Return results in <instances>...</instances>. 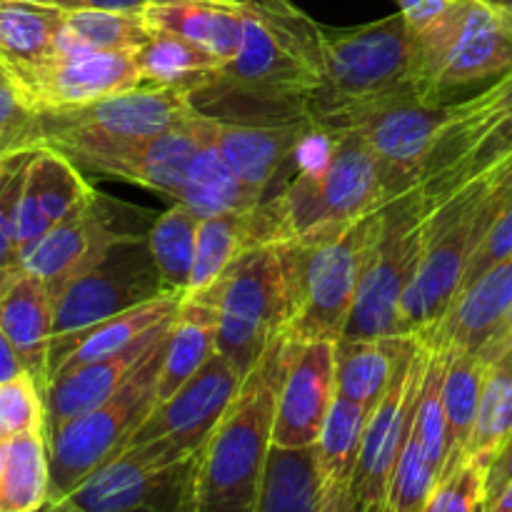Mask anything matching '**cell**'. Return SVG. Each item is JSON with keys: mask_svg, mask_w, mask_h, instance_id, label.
<instances>
[{"mask_svg": "<svg viewBox=\"0 0 512 512\" xmlns=\"http://www.w3.org/2000/svg\"><path fill=\"white\" fill-rule=\"evenodd\" d=\"M323 80L325 30L290 0H243L238 53L190 98L200 113L250 100L278 123L310 118L308 100Z\"/></svg>", "mask_w": 512, "mask_h": 512, "instance_id": "1", "label": "cell"}, {"mask_svg": "<svg viewBox=\"0 0 512 512\" xmlns=\"http://www.w3.org/2000/svg\"><path fill=\"white\" fill-rule=\"evenodd\" d=\"M285 350L288 335L280 333L200 445L195 512H255L260 475L273 445Z\"/></svg>", "mask_w": 512, "mask_h": 512, "instance_id": "2", "label": "cell"}, {"mask_svg": "<svg viewBox=\"0 0 512 512\" xmlns=\"http://www.w3.org/2000/svg\"><path fill=\"white\" fill-rule=\"evenodd\" d=\"M378 213L323 225L278 243L288 298L283 333L288 338H343Z\"/></svg>", "mask_w": 512, "mask_h": 512, "instance_id": "3", "label": "cell"}, {"mask_svg": "<svg viewBox=\"0 0 512 512\" xmlns=\"http://www.w3.org/2000/svg\"><path fill=\"white\" fill-rule=\"evenodd\" d=\"M405 95L425 98L413 70V35L400 10L378 23L325 33V80L308 100L318 128H353L370 110Z\"/></svg>", "mask_w": 512, "mask_h": 512, "instance_id": "4", "label": "cell"}, {"mask_svg": "<svg viewBox=\"0 0 512 512\" xmlns=\"http://www.w3.org/2000/svg\"><path fill=\"white\" fill-rule=\"evenodd\" d=\"M512 198L480 178L433 208L430 233L400 303V335H425L448 315L463 288L470 258Z\"/></svg>", "mask_w": 512, "mask_h": 512, "instance_id": "5", "label": "cell"}, {"mask_svg": "<svg viewBox=\"0 0 512 512\" xmlns=\"http://www.w3.org/2000/svg\"><path fill=\"white\" fill-rule=\"evenodd\" d=\"M325 133L323 160L303 165L283 193L268 198L278 215L280 243L323 225L363 218L393 200L383 168L358 130Z\"/></svg>", "mask_w": 512, "mask_h": 512, "instance_id": "6", "label": "cell"}, {"mask_svg": "<svg viewBox=\"0 0 512 512\" xmlns=\"http://www.w3.org/2000/svg\"><path fill=\"white\" fill-rule=\"evenodd\" d=\"M165 335L148 353V358L130 373V378L98 408L80 413L60 425L48 440L50 493L45 508L53 510L63 498H68L83 480L108 460H113L125 448L130 435L153 413L158 403V373L163 363Z\"/></svg>", "mask_w": 512, "mask_h": 512, "instance_id": "7", "label": "cell"}, {"mask_svg": "<svg viewBox=\"0 0 512 512\" xmlns=\"http://www.w3.org/2000/svg\"><path fill=\"white\" fill-rule=\"evenodd\" d=\"M430 218L433 208L415 185L380 208L343 338L400 335V303L423 255Z\"/></svg>", "mask_w": 512, "mask_h": 512, "instance_id": "8", "label": "cell"}, {"mask_svg": "<svg viewBox=\"0 0 512 512\" xmlns=\"http://www.w3.org/2000/svg\"><path fill=\"white\" fill-rule=\"evenodd\" d=\"M413 70L430 103H445L450 90L510 73L512 20L483 0H458L433 28L413 35Z\"/></svg>", "mask_w": 512, "mask_h": 512, "instance_id": "9", "label": "cell"}, {"mask_svg": "<svg viewBox=\"0 0 512 512\" xmlns=\"http://www.w3.org/2000/svg\"><path fill=\"white\" fill-rule=\"evenodd\" d=\"M198 453L155 438L123 448L53 510L65 512H195Z\"/></svg>", "mask_w": 512, "mask_h": 512, "instance_id": "10", "label": "cell"}, {"mask_svg": "<svg viewBox=\"0 0 512 512\" xmlns=\"http://www.w3.org/2000/svg\"><path fill=\"white\" fill-rule=\"evenodd\" d=\"M195 110L188 90L135 85L93 103L38 110V140L73 155L90 145L150 138L183 128Z\"/></svg>", "mask_w": 512, "mask_h": 512, "instance_id": "11", "label": "cell"}, {"mask_svg": "<svg viewBox=\"0 0 512 512\" xmlns=\"http://www.w3.org/2000/svg\"><path fill=\"white\" fill-rule=\"evenodd\" d=\"M218 310V353L243 375L283 333L288 298L278 243L255 245L240 255L208 293Z\"/></svg>", "mask_w": 512, "mask_h": 512, "instance_id": "12", "label": "cell"}, {"mask_svg": "<svg viewBox=\"0 0 512 512\" xmlns=\"http://www.w3.org/2000/svg\"><path fill=\"white\" fill-rule=\"evenodd\" d=\"M168 293L148 248V235H133L105 253L100 263L70 280L53 298V338H70L100 320Z\"/></svg>", "mask_w": 512, "mask_h": 512, "instance_id": "13", "label": "cell"}, {"mask_svg": "<svg viewBox=\"0 0 512 512\" xmlns=\"http://www.w3.org/2000/svg\"><path fill=\"white\" fill-rule=\"evenodd\" d=\"M428 355V340L415 335L385 395L368 413L353 480V510L385 512L390 478H393V470L413 428L415 410H418Z\"/></svg>", "mask_w": 512, "mask_h": 512, "instance_id": "14", "label": "cell"}, {"mask_svg": "<svg viewBox=\"0 0 512 512\" xmlns=\"http://www.w3.org/2000/svg\"><path fill=\"white\" fill-rule=\"evenodd\" d=\"M10 83L35 110L85 105L140 85L128 50L65 48L30 65L10 68Z\"/></svg>", "mask_w": 512, "mask_h": 512, "instance_id": "15", "label": "cell"}, {"mask_svg": "<svg viewBox=\"0 0 512 512\" xmlns=\"http://www.w3.org/2000/svg\"><path fill=\"white\" fill-rule=\"evenodd\" d=\"M190 128L198 138L208 140L220 150L233 173L265 198L275 175L303 153L308 140L318 133L310 118L278 120V123H250V120H225L195 110Z\"/></svg>", "mask_w": 512, "mask_h": 512, "instance_id": "16", "label": "cell"}, {"mask_svg": "<svg viewBox=\"0 0 512 512\" xmlns=\"http://www.w3.org/2000/svg\"><path fill=\"white\" fill-rule=\"evenodd\" d=\"M120 208H123L120 203H108L95 195L88 205L53 225L20 258V270L43 280L45 288L55 298L70 280L100 263L115 243L143 235L120 225Z\"/></svg>", "mask_w": 512, "mask_h": 512, "instance_id": "17", "label": "cell"}, {"mask_svg": "<svg viewBox=\"0 0 512 512\" xmlns=\"http://www.w3.org/2000/svg\"><path fill=\"white\" fill-rule=\"evenodd\" d=\"M448 115L450 103L405 95L378 105L353 125L378 158L393 198L418 183L435 135Z\"/></svg>", "mask_w": 512, "mask_h": 512, "instance_id": "18", "label": "cell"}, {"mask_svg": "<svg viewBox=\"0 0 512 512\" xmlns=\"http://www.w3.org/2000/svg\"><path fill=\"white\" fill-rule=\"evenodd\" d=\"M335 343L330 338H288L278 388L273 443L285 448L315 445L335 400Z\"/></svg>", "mask_w": 512, "mask_h": 512, "instance_id": "19", "label": "cell"}, {"mask_svg": "<svg viewBox=\"0 0 512 512\" xmlns=\"http://www.w3.org/2000/svg\"><path fill=\"white\" fill-rule=\"evenodd\" d=\"M245 375L215 350L213 358L165 403H155L153 413L135 428L125 448L148 443L155 438H168L183 445L185 450L198 453L200 445L213 433L215 423L235 393L243 385Z\"/></svg>", "mask_w": 512, "mask_h": 512, "instance_id": "20", "label": "cell"}, {"mask_svg": "<svg viewBox=\"0 0 512 512\" xmlns=\"http://www.w3.org/2000/svg\"><path fill=\"white\" fill-rule=\"evenodd\" d=\"M198 145L200 138L188 123L183 128L150 135V138L90 145L68 158L85 170L128 180V183L143 185V188L178 200L185 173H188V165Z\"/></svg>", "mask_w": 512, "mask_h": 512, "instance_id": "21", "label": "cell"}, {"mask_svg": "<svg viewBox=\"0 0 512 512\" xmlns=\"http://www.w3.org/2000/svg\"><path fill=\"white\" fill-rule=\"evenodd\" d=\"M95 188L83 178L75 165L60 150L38 145L25 168L15 210V253L18 260L48 233L53 225L73 215L95 198Z\"/></svg>", "mask_w": 512, "mask_h": 512, "instance_id": "22", "label": "cell"}, {"mask_svg": "<svg viewBox=\"0 0 512 512\" xmlns=\"http://www.w3.org/2000/svg\"><path fill=\"white\" fill-rule=\"evenodd\" d=\"M173 318L175 315H170L168 320L155 325L153 330H148L143 338H138L133 345L120 350V353L53 375L43 390L45 435L58 430L60 425L68 423L75 415L88 413V410L105 403L130 378V373L148 358L150 350L170 333Z\"/></svg>", "mask_w": 512, "mask_h": 512, "instance_id": "23", "label": "cell"}, {"mask_svg": "<svg viewBox=\"0 0 512 512\" xmlns=\"http://www.w3.org/2000/svg\"><path fill=\"white\" fill-rule=\"evenodd\" d=\"M265 243H280L278 215L268 198L253 208L200 220L193 275L183 298L208 293L240 255Z\"/></svg>", "mask_w": 512, "mask_h": 512, "instance_id": "24", "label": "cell"}, {"mask_svg": "<svg viewBox=\"0 0 512 512\" xmlns=\"http://www.w3.org/2000/svg\"><path fill=\"white\" fill-rule=\"evenodd\" d=\"M180 300H183V295L178 293L155 295V298L145 300V303L135 305V308L100 320L93 328H85L80 333L70 335V338L50 343L48 380L53 375L65 373V370L80 368L85 363H95V360L120 353V350L133 345L138 338H143L155 325L175 315Z\"/></svg>", "mask_w": 512, "mask_h": 512, "instance_id": "25", "label": "cell"}, {"mask_svg": "<svg viewBox=\"0 0 512 512\" xmlns=\"http://www.w3.org/2000/svg\"><path fill=\"white\" fill-rule=\"evenodd\" d=\"M0 328L13 343L15 353L45 390L48 385V353L53 338V295L43 280L18 270L0 290Z\"/></svg>", "mask_w": 512, "mask_h": 512, "instance_id": "26", "label": "cell"}, {"mask_svg": "<svg viewBox=\"0 0 512 512\" xmlns=\"http://www.w3.org/2000/svg\"><path fill=\"white\" fill-rule=\"evenodd\" d=\"M140 13L150 30L180 35L223 65L243 40V0H148Z\"/></svg>", "mask_w": 512, "mask_h": 512, "instance_id": "27", "label": "cell"}, {"mask_svg": "<svg viewBox=\"0 0 512 512\" xmlns=\"http://www.w3.org/2000/svg\"><path fill=\"white\" fill-rule=\"evenodd\" d=\"M512 305V258L485 270L463 288L453 308L430 333L443 338L455 353H478L493 340Z\"/></svg>", "mask_w": 512, "mask_h": 512, "instance_id": "28", "label": "cell"}, {"mask_svg": "<svg viewBox=\"0 0 512 512\" xmlns=\"http://www.w3.org/2000/svg\"><path fill=\"white\" fill-rule=\"evenodd\" d=\"M368 410L360 403L335 395L323 430L315 440L323 512H355L353 480L358 470Z\"/></svg>", "mask_w": 512, "mask_h": 512, "instance_id": "29", "label": "cell"}, {"mask_svg": "<svg viewBox=\"0 0 512 512\" xmlns=\"http://www.w3.org/2000/svg\"><path fill=\"white\" fill-rule=\"evenodd\" d=\"M218 350V310L210 295L183 298L165 340L158 373V403L173 398Z\"/></svg>", "mask_w": 512, "mask_h": 512, "instance_id": "30", "label": "cell"}, {"mask_svg": "<svg viewBox=\"0 0 512 512\" xmlns=\"http://www.w3.org/2000/svg\"><path fill=\"white\" fill-rule=\"evenodd\" d=\"M415 335L338 338L335 343V393L373 410L388 390L400 360Z\"/></svg>", "mask_w": 512, "mask_h": 512, "instance_id": "31", "label": "cell"}, {"mask_svg": "<svg viewBox=\"0 0 512 512\" xmlns=\"http://www.w3.org/2000/svg\"><path fill=\"white\" fill-rule=\"evenodd\" d=\"M255 512H323L315 445H270Z\"/></svg>", "mask_w": 512, "mask_h": 512, "instance_id": "32", "label": "cell"}, {"mask_svg": "<svg viewBox=\"0 0 512 512\" xmlns=\"http://www.w3.org/2000/svg\"><path fill=\"white\" fill-rule=\"evenodd\" d=\"M488 360L480 353H455L450 358L443 380V405H445V465L443 475L458 468L468 455L470 438H473L475 420H478L480 395H483Z\"/></svg>", "mask_w": 512, "mask_h": 512, "instance_id": "33", "label": "cell"}, {"mask_svg": "<svg viewBox=\"0 0 512 512\" xmlns=\"http://www.w3.org/2000/svg\"><path fill=\"white\" fill-rule=\"evenodd\" d=\"M133 60L140 85L180 88L188 93L203 88L223 68V63L203 48L168 30H153L148 40L133 50Z\"/></svg>", "mask_w": 512, "mask_h": 512, "instance_id": "34", "label": "cell"}, {"mask_svg": "<svg viewBox=\"0 0 512 512\" xmlns=\"http://www.w3.org/2000/svg\"><path fill=\"white\" fill-rule=\"evenodd\" d=\"M178 200L203 220L223 213H233V210L253 208L263 198L255 195L233 173L228 160L220 155V150L213 143L200 138L198 150L193 153L188 173H185V183Z\"/></svg>", "mask_w": 512, "mask_h": 512, "instance_id": "35", "label": "cell"}, {"mask_svg": "<svg viewBox=\"0 0 512 512\" xmlns=\"http://www.w3.org/2000/svg\"><path fill=\"white\" fill-rule=\"evenodd\" d=\"M65 10L55 5L0 0V58L10 68L30 65L58 50Z\"/></svg>", "mask_w": 512, "mask_h": 512, "instance_id": "36", "label": "cell"}, {"mask_svg": "<svg viewBox=\"0 0 512 512\" xmlns=\"http://www.w3.org/2000/svg\"><path fill=\"white\" fill-rule=\"evenodd\" d=\"M50 465L45 430L5 440L0 512H33L48 505Z\"/></svg>", "mask_w": 512, "mask_h": 512, "instance_id": "37", "label": "cell"}, {"mask_svg": "<svg viewBox=\"0 0 512 512\" xmlns=\"http://www.w3.org/2000/svg\"><path fill=\"white\" fill-rule=\"evenodd\" d=\"M512 433V340L503 345L488 360L483 395H480L478 420H475L473 438H470L468 455L480 463L490 465L500 445Z\"/></svg>", "mask_w": 512, "mask_h": 512, "instance_id": "38", "label": "cell"}, {"mask_svg": "<svg viewBox=\"0 0 512 512\" xmlns=\"http://www.w3.org/2000/svg\"><path fill=\"white\" fill-rule=\"evenodd\" d=\"M153 33L140 10H105V8H70L65 10V25L58 50L93 48V50H128Z\"/></svg>", "mask_w": 512, "mask_h": 512, "instance_id": "39", "label": "cell"}, {"mask_svg": "<svg viewBox=\"0 0 512 512\" xmlns=\"http://www.w3.org/2000/svg\"><path fill=\"white\" fill-rule=\"evenodd\" d=\"M200 218L183 203L165 210L148 230V248L168 293L185 295L198 250Z\"/></svg>", "mask_w": 512, "mask_h": 512, "instance_id": "40", "label": "cell"}, {"mask_svg": "<svg viewBox=\"0 0 512 512\" xmlns=\"http://www.w3.org/2000/svg\"><path fill=\"white\" fill-rule=\"evenodd\" d=\"M33 153L35 148H25L0 155V290L20 270L18 253H15V210H18L25 168Z\"/></svg>", "mask_w": 512, "mask_h": 512, "instance_id": "41", "label": "cell"}, {"mask_svg": "<svg viewBox=\"0 0 512 512\" xmlns=\"http://www.w3.org/2000/svg\"><path fill=\"white\" fill-rule=\"evenodd\" d=\"M488 503V465L465 458L430 493L425 512H480Z\"/></svg>", "mask_w": 512, "mask_h": 512, "instance_id": "42", "label": "cell"}, {"mask_svg": "<svg viewBox=\"0 0 512 512\" xmlns=\"http://www.w3.org/2000/svg\"><path fill=\"white\" fill-rule=\"evenodd\" d=\"M45 430L43 390L30 373L0 383V440Z\"/></svg>", "mask_w": 512, "mask_h": 512, "instance_id": "43", "label": "cell"}, {"mask_svg": "<svg viewBox=\"0 0 512 512\" xmlns=\"http://www.w3.org/2000/svg\"><path fill=\"white\" fill-rule=\"evenodd\" d=\"M38 145V110L10 80H0V155Z\"/></svg>", "mask_w": 512, "mask_h": 512, "instance_id": "44", "label": "cell"}, {"mask_svg": "<svg viewBox=\"0 0 512 512\" xmlns=\"http://www.w3.org/2000/svg\"><path fill=\"white\" fill-rule=\"evenodd\" d=\"M508 258H512V198L505 203V208L500 210L495 223L490 225V230L483 235L478 248H475L468 265V273H465L463 288H468V285L475 283L485 270H490L493 265L503 263V260Z\"/></svg>", "mask_w": 512, "mask_h": 512, "instance_id": "45", "label": "cell"}, {"mask_svg": "<svg viewBox=\"0 0 512 512\" xmlns=\"http://www.w3.org/2000/svg\"><path fill=\"white\" fill-rule=\"evenodd\" d=\"M395 3H398V10L403 13L410 33L418 35L423 30L433 28L438 20H443L458 0H395Z\"/></svg>", "mask_w": 512, "mask_h": 512, "instance_id": "46", "label": "cell"}, {"mask_svg": "<svg viewBox=\"0 0 512 512\" xmlns=\"http://www.w3.org/2000/svg\"><path fill=\"white\" fill-rule=\"evenodd\" d=\"M512 483V433L510 438L500 445V450L495 453V458L488 465V503ZM485 503V505H488Z\"/></svg>", "mask_w": 512, "mask_h": 512, "instance_id": "47", "label": "cell"}, {"mask_svg": "<svg viewBox=\"0 0 512 512\" xmlns=\"http://www.w3.org/2000/svg\"><path fill=\"white\" fill-rule=\"evenodd\" d=\"M23 373H28V370L23 368V360L18 358L13 343H10L8 335H5L3 328H0V383L18 378V375Z\"/></svg>", "mask_w": 512, "mask_h": 512, "instance_id": "48", "label": "cell"}, {"mask_svg": "<svg viewBox=\"0 0 512 512\" xmlns=\"http://www.w3.org/2000/svg\"><path fill=\"white\" fill-rule=\"evenodd\" d=\"M508 340H512V305H510L508 315H505L503 325H500V328H498V333H495V335H493V340H490V343L485 345L483 350H478V353L483 355L485 360H490V358H493L495 353H498L500 348H503L505 343H508Z\"/></svg>", "mask_w": 512, "mask_h": 512, "instance_id": "49", "label": "cell"}, {"mask_svg": "<svg viewBox=\"0 0 512 512\" xmlns=\"http://www.w3.org/2000/svg\"><path fill=\"white\" fill-rule=\"evenodd\" d=\"M148 0H78L80 8H105V10H143Z\"/></svg>", "mask_w": 512, "mask_h": 512, "instance_id": "50", "label": "cell"}, {"mask_svg": "<svg viewBox=\"0 0 512 512\" xmlns=\"http://www.w3.org/2000/svg\"><path fill=\"white\" fill-rule=\"evenodd\" d=\"M485 512H512V483L505 485V488L485 505Z\"/></svg>", "mask_w": 512, "mask_h": 512, "instance_id": "51", "label": "cell"}, {"mask_svg": "<svg viewBox=\"0 0 512 512\" xmlns=\"http://www.w3.org/2000/svg\"><path fill=\"white\" fill-rule=\"evenodd\" d=\"M488 180H493L495 185H500V188H505V190H508V193H512V165H508V168H505V170H500V173L490 175Z\"/></svg>", "mask_w": 512, "mask_h": 512, "instance_id": "52", "label": "cell"}, {"mask_svg": "<svg viewBox=\"0 0 512 512\" xmlns=\"http://www.w3.org/2000/svg\"><path fill=\"white\" fill-rule=\"evenodd\" d=\"M23 3H40V5H55V8H80L78 0H23Z\"/></svg>", "mask_w": 512, "mask_h": 512, "instance_id": "53", "label": "cell"}, {"mask_svg": "<svg viewBox=\"0 0 512 512\" xmlns=\"http://www.w3.org/2000/svg\"><path fill=\"white\" fill-rule=\"evenodd\" d=\"M483 3L493 5L495 10H500V13L508 15V18L512 20V0H483Z\"/></svg>", "mask_w": 512, "mask_h": 512, "instance_id": "54", "label": "cell"}, {"mask_svg": "<svg viewBox=\"0 0 512 512\" xmlns=\"http://www.w3.org/2000/svg\"><path fill=\"white\" fill-rule=\"evenodd\" d=\"M3 465H5V443L0 440V485H3Z\"/></svg>", "mask_w": 512, "mask_h": 512, "instance_id": "55", "label": "cell"}, {"mask_svg": "<svg viewBox=\"0 0 512 512\" xmlns=\"http://www.w3.org/2000/svg\"><path fill=\"white\" fill-rule=\"evenodd\" d=\"M0 80H10L8 65H5V60H3V58H0Z\"/></svg>", "mask_w": 512, "mask_h": 512, "instance_id": "56", "label": "cell"}]
</instances>
